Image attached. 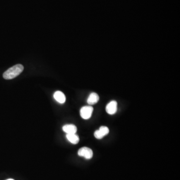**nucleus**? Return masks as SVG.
<instances>
[{
  "label": "nucleus",
  "instance_id": "obj_10",
  "mask_svg": "<svg viewBox=\"0 0 180 180\" xmlns=\"http://www.w3.org/2000/svg\"><path fill=\"white\" fill-rule=\"evenodd\" d=\"M13 180V179H8V180Z\"/></svg>",
  "mask_w": 180,
  "mask_h": 180
},
{
  "label": "nucleus",
  "instance_id": "obj_8",
  "mask_svg": "<svg viewBox=\"0 0 180 180\" xmlns=\"http://www.w3.org/2000/svg\"><path fill=\"white\" fill-rule=\"evenodd\" d=\"M99 101V96L96 93H92L90 94L88 98L87 99V103L90 105L96 104Z\"/></svg>",
  "mask_w": 180,
  "mask_h": 180
},
{
  "label": "nucleus",
  "instance_id": "obj_3",
  "mask_svg": "<svg viewBox=\"0 0 180 180\" xmlns=\"http://www.w3.org/2000/svg\"><path fill=\"white\" fill-rule=\"evenodd\" d=\"M78 155L84 157L86 159H90L93 156V152L90 148L88 147H82L78 152Z\"/></svg>",
  "mask_w": 180,
  "mask_h": 180
},
{
  "label": "nucleus",
  "instance_id": "obj_6",
  "mask_svg": "<svg viewBox=\"0 0 180 180\" xmlns=\"http://www.w3.org/2000/svg\"><path fill=\"white\" fill-rule=\"evenodd\" d=\"M54 98L55 99L57 102L59 103L64 104L66 102V98L65 94L62 92L60 91H56L54 94Z\"/></svg>",
  "mask_w": 180,
  "mask_h": 180
},
{
  "label": "nucleus",
  "instance_id": "obj_1",
  "mask_svg": "<svg viewBox=\"0 0 180 180\" xmlns=\"http://www.w3.org/2000/svg\"><path fill=\"white\" fill-rule=\"evenodd\" d=\"M24 70V66L17 64L9 68L3 74V78L6 80H11L19 76Z\"/></svg>",
  "mask_w": 180,
  "mask_h": 180
},
{
  "label": "nucleus",
  "instance_id": "obj_4",
  "mask_svg": "<svg viewBox=\"0 0 180 180\" xmlns=\"http://www.w3.org/2000/svg\"><path fill=\"white\" fill-rule=\"evenodd\" d=\"M109 133V129L106 126H102L99 129L96 131L94 133V136L97 139H101L107 135Z\"/></svg>",
  "mask_w": 180,
  "mask_h": 180
},
{
  "label": "nucleus",
  "instance_id": "obj_9",
  "mask_svg": "<svg viewBox=\"0 0 180 180\" xmlns=\"http://www.w3.org/2000/svg\"><path fill=\"white\" fill-rule=\"evenodd\" d=\"M66 138L70 143L74 144V145H76L79 142V137L76 134H67L66 135Z\"/></svg>",
  "mask_w": 180,
  "mask_h": 180
},
{
  "label": "nucleus",
  "instance_id": "obj_2",
  "mask_svg": "<svg viewBox=\"0 0 180 180\" xmlns=\"http://www.w3.org/2000/svg\"><path fill=\"white\" fill-rule=\"evenodd\" d=\"M94 109L92 106H86L82 107L80 110V115L83 119H89L92 116Z\"/></svg>",
  "mask_w": 180,
  "mask_h": 180
},
{
  "label": "nucleus",
  "instance_id": "obj_5",
  "mask_svg": "<svg viewBox=\"0 0 180 180\" xmlns=\"http://www.w3.org/2000/svg\"><path fill=\"white\" fill-rule=\"evenodd\" d=\"M117 108H118L117 102L116 101H111L106 106V112L110 115L115 114L117 112Z\"/></svg>",
  "mask_w": 180,
  "mask_h": 180
},
{
  "label": "nucleus",
  "instance_id": "obj_7",
  "mask_svg": "<svg viewBox=\"0 0 180 180\" xmlns=\"http://www.w3.org/2000/svg\"><path fill=\"white\" fill-rule=\"evenodd\" d=\"M63 130L64 132L67 133V134H76L77 131V128L74 125H65L63 127Z\"/></svg>",
  "mask_w": 180,
  "mask_h": 180
}]
</instances>
